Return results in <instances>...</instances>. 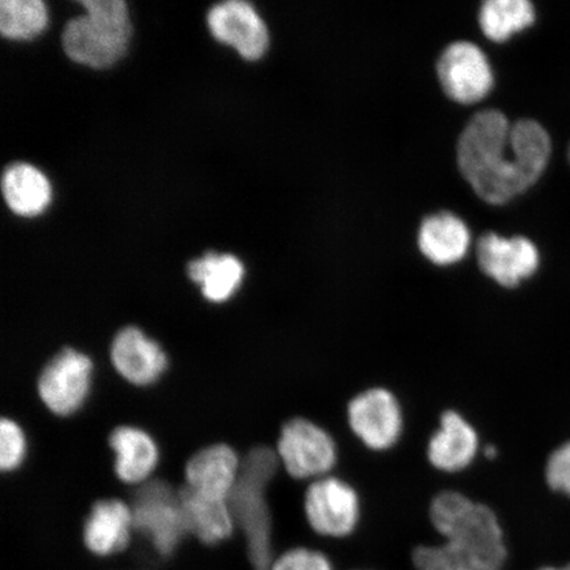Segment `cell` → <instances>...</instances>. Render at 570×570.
<instances>
[{
  "label": "cell",
  "instance_id": "obj_1",
  "mask_svg": "<svg viewBox=\"0 0 570 570\" xmlns=\"http://www.w3.org/2000/svg\"><path fill=\"white\" fill-rule=\"evenodd\" d=\"M550 156L551 139L543 127L529 119L510 125L497 110L475 114L458 145L462 176L491 205L508 204L529 190Z\"/></svg>",
  "mask_w": 570,
  "mask_h": 570
},
{
  "label": "cell",
  "instance_id": "obj_2",
  "mask_svg": "<svg viewBox=\"0 0 570 570\" xmlns=\"http://www.w3.org/2000/svg\"><path fill=\"white\" fill-rule=\"evenodd\" d=\"M428 519L443 543L413 548L416 570H501L508 561L501 519L488 503L458 489L439 490Z\"/></svg>",
  "mask_w": 570,
  "mask_h": 570
},
{
  "label": "cell",
  "instance_id": "obj_3",
  "mask_svg": "<svg viewBox=\"0 0 570 570\" xmlns=\"http://www.w3.org/2000/svg\"><path fill=\"white\" fill-rule=\"evenodd\" d=\"M87 16L68 21L62 48L71 61L105 69L122 59L131 36L124 0H82Z\"/></svg>",
  "mask_w": 570,
  "mask_h": 570
},
{
  "label": "cell",
  "instance_id": "obj_4",
  "mask_svg": "<svg viewBox=\"0 0 570 570\" xmlns=\"http://www.w3.org/2000/svg\"><path fill=\"white\" fill-rule=\"evenodd\" d=\"M178 487L153 475L137 487L122 483L118 498L130 504L134 534L146 539L156 552L168 558L188 537L189 530L181 510Z\"/></svg>",
  "mask_w": 570,
  "mask_h": 570
},
{
  "label": "cell",
  "instance_id": "obj_5",
  "mask_svg": "<svg viewBox=\"0 0 570 570\" xmlns=\"http://www.w3.org/2000/svg\"><path fill=\"white\" fill-rule=\"evenodd\" d=\"M275 451L285 475L297 483H309L333 474L340 463V445L324 424L295 416L277 434Z\"/></svg>",
  "mask_w": 570,
  "mask_h": 570
},
{
  "label": "cell",
  "instance_id": "obj_6",
  "mask_svg": "<svg viewBox=\"0 0 570 570\" xmlns=\"http://www.w3.org/2000/svg\"><path fill=\"white\" fill-rule=\"evenodd\" d=\"M345 419L348 431L358 443L373 453H387L404 436L405 411L395 391L373 384L347 399Z\"/></svg>",
  "mask_w": 570,
  "mask_h": 570
},
{
  "label": "cell",
  "instance_id": "obj_7",
  "mask_svg": "<svg viewBox=\"0 0 570 570\" xmlns=\"http://www.w3.org/2000/svg\"><path fill=\"white\" fill-rule=\"evenodd\" d=\"M303 514L318 537L345 539L358 529L362 497L352 482L331 474L305 484Z\"/></svg>",
  "mask_w": 570,
  "mask_h": 570
},
{
  "label": "cell",
  "instance_id": "obj_8",
  "mask_svg": "<svg viewBox=\"0 0 570 570\" xmlns=\"http://www.w3.org/2000/svg\"><path fill=\"white\" fill-rule=\"evenodd\" d=\"M96 363L73 347L62 348L42 367L36 391L45 407L57 417H70L90 396Z\"/></svg>",
  "mask_w": 570,
  "mask_h": 570
},
{
  "label": "cell",
  "instance_id": "obj_9",
  "mask_svg": "<svg viewBox=\"0 0 570 570\" xmlns=\"http://www.w3.org/2000/svg\"><path fill=\"white\" fill-rule=\"evenodd\" d=\"M481 452V434L472 420L460 410L441 411L424 448L430 466L441 474H460L473 466Z\"/></svg>",
  "mask_w": 570,
  "mask_h": 570
},
{
  "label": "cell",
  "instance_id": "obj_10",
  "mask_svg": "<svg viewBox=\"0 0 570 570\" xmlns=\"http://www.w3.org/2000/svg\"><path fill=\"white\" fill-rule=\"evenodd\" d=\"M438 76L445 95L462 105L482 101L494 85L488 57L469 41L453 42L445 49L438 62Z\"/></svg>",
  "mask_w": 570,
  "mask_h": 570
},
{
  "label": "cell",
  "instance_id": "obj_11",
  "mask_svg": "<svg viewBox=\"0 0 570 570\" xmlns=\"http://www.w3.org/2000/svg\"><path fill=\"white\" fill-rule=\"evenodd\" d=\"M110 363L116 373L135 387H151L166 374L169 360L158 341L138 326L128 325L114 337Z\"/></svg>",
  "mask_w": 570,
  "mask_h": 570
},
{
  "label": "cell",
  "instance_id": "obj_12",
  "mask_svg": "<svg viewBox=\"0 0 570 570\" xmlns=\"http://www.w3.org/2000/svg\"><path fill=\"white\" fill-rule=\"evenodd\" d=\"M476 259L483 275L503 288H517L530 279L540 265L537 246L523 237L502 238L484 234L476 244Z\"/></svg>",
  "mask_w": 570,
  "mask_h": 570
},
{
  "label": "cell",
  "instance_id": "obj_13",
  "mask_svg": "<svg viewBox=\"0 0 570 570\" xmlns=\"http://www.w3.org/2000/svg\"><path fill=\"white\" fill-rule=\"evenodd\" d=\"M208 24L214 39L234 47L248 61L259 60L267 51L269 39L265 21L244 0L214 6Z\"/></svg>",
  "mask_w": 570,
  "mask_h": 570
},
{
  "label": "cell",
  "instance_id": "obj_14",
  "mask_svg": "<svg viewBox=\"0 0 570 570\" xmlns=\"http://www.w3.org/2000/svg\"><path fill=\"white\" fill-rule=\"evenodd\" d=\"M240 455L227 444L199 449L184 469V484L196 493L227 501L237 483Z\"/></svg>",
  "mask_w": 570,
  "mask_h": 570
},
{
  "label": "cell",
  "instance_id": "obj_15",
  "mask_svg": "<svg viewBox=\"0 0 570 570\" xmlns=\"http://www.w3.org/2000/svg\"><path fill=\"white\" fill-rule=\"evenodd\" d=\"M132 511L124 499L110 498L92 504L83 524V543L99 558L124 552L131 541Z\"/></svg>",
  "mask_w": 570,
  "mask_h": 570
},
{
  "label": "cell",
  "instance_id": "obj_16",
  "mask_svg": "<svg viewBox=\"0 0 570 570\" xmlns=\"http://www.w3.org/2000/svg\"><path fill=\"white\" fill-rule=\"evenodd\" d=\"M107 443L114 453V470L117 479L127 487H137L148 481L159 466L158 444L151 434L138 426L116 428Z\"/></svg>",
  "mask_w": 570,
  "mask_h": 570
},
{
  "label": "cell",
  "instance_id": "obj_17",
  "mask_svg": "<svg viewBox=\"0 0 570 570\" xmlns=\"http://www.w3.org/2000/svg\"><path fill=\"white\" fill-rule=\"evenodd\" d=\"M417 242L420 252L433 265L452 266L465 258L470 232L458 216L441 212L423 220Z\"/></svg>",
  "mask_w": 570,
  "mask_h": 570
},
{
  "label": "cell",
  "instance_id": "obj_18",
  "mask_svg": "<svg viewBox=\"0 0 570 570\" xmlns=\"http://www.w3.org/2000/svg\"><path fill=\"white\" fill-rule=\"evenodd\" d=\"M187 276L199 288L205 302L224 305L244 284L245 267L234 255L209 252L188 263Z\"/></svg>",
  "mask_w": 570,
  "mask_h": 570
},
{
  "label": "cell",
  "instance_id": "obj_19",
  "mask_svg": "<svg viewBox=\"0 0 570 570\" xmlns=\"http://www.w3.org/2000/svg\"><path fill=\"white\" fill-rule=\"evenodd\" d=\"M178 498L191 537L208 546L233 537L235 525L227 501L198 494L184 483L178 489Z\"/></svg>",
  "mask_w": 570,
  "mask_h": 570
},
{
  "label": "cell",
  "instance_id": "obj_20",
  "mask_svg": "<svg viewBox=\"0 0 570 570\" xmlns=\"http://www.w3.org/2000/svg\"><path fill=\"white\" fill-rule=\"evenodd\" d=\"M2 191L9 208L23 217L38 216L51 202L47 177L28 164H13L4 170Z\"/></svg>",
  "mask_w": 570,
  "mask_h": 570
},
{
  "label": "cell",
  "instance_id": "obj_21",
  "mask_svg": "<svg viewBox=\"0 0 570 570\" xmlns=\"http://www.w3.org/2000/svg\"><path fill=\"white\" fill-rule=\"evenodd\" d=\"M537 19L529 0H488L481 7V30L495 42L509 40L512 35L531 27Z\"/></svg>",
  "mask_w": 570,
  "mask_h": 570
},
{
  "label": "cell",
  "instance_id": "obj_22",
  "mask_svg": "<svg viewBox=\"0 0 570 570\" xmlns=\"http://www.w3.org/2000/svg\"><path fill=\"white\" fill-rule=\"evenodd\" d=\"M47 23L48 13L41 0H2L0 2V32L7 39H33L45 31Z\"/></svg>",
  "mask_w": 570,
  "mask_h": 570
},
{
  "label": "cell",
  "instance_id": "obj_23",
  "mask_svg": "<svg viewBox=\"0 0 570 570\" xmlns=\"http://www.w3.org/2000/svg\"><path fill=\"white\" fill-rule=\"evenodd\" d=\"M27 434L16 420L0 417V473L17 472L27 459Z\"/></svg>",
  "mask_w": 570,
  "mask_h": 570
},
{
  "label": "cell",
  "instance_id": "obj_24",
  "mask_svg": "<svg viewBox=\"0 0 570 570\" xmlns=\"http://www.w3.org/2000/svg\"><path fill=\"white\" fill-rule=\"evenodd\" d=\"M271 570H334L324 552L308 546L291 548L277 556Z\"/></svg>",
  "mask_w": 570,
  "mask_h": 570
},
{
  "label": "cell",
  "instance_id": "obj_25",
  "mask_svg": "<svg viewBox=\"0 0 570 570\" xmlns=\"http://www.w3.org/2000/svg\"><path fill=\"white\" fill-rule=\"evenodd\" d=\"M547 487L570 498V440L553 449L544 466Z\"/></svg>",
  "mask_w": 570,
  "mask_h": 570
},
{
  "label": "cell",
  "instance_id": "obj_26",
  "mask_svg": "<svg viewBox=\"0 0 570 570\" xmlns=\"http://www.w3.org/2000/svg\"><path fill=\"white\" fill-rule=\"evenodd\" d=\"M538 570H570V564H568L566 567H561V568L544 567V568H540Z\"/></svg>",
  "mask_w": 570,
  "mask_h": 570
},
{
  "label": "cell",
  "instance_id": "obj_27",
  "mask_svg": "<svg viewBox=\"0 0 570 570\" xmlns=\"http://www.w3.org/2000/svg\"><path fill=\"white\" fill-rule=\"evenodd\" d=\"M570 156V155H569Z\"/></svg>",
  "mask_w": 570,
  "mask_h": 570
}]
</instances>
